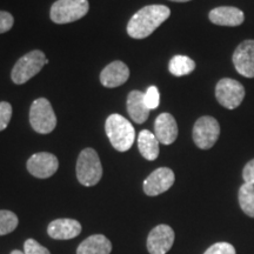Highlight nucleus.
I'll return each instance as SVG.
<instances>
[{"label": "nucleus", "instance_id": "nucleus-1", "mask_svg": "<svg viewBox=\"0 0 254 254\" xmlns=\"http://www.w3.org/2000/svg\"><path fill=\"white\" fill-rule=\"evenodd\" d=\"M171 9L165 5H148L139 9L127 24V33L134 39L150 37L170 18Z\"/></svg>", "mask_w": 254, "mask_h": 254}, {"label": "nucleus", "instance_id": "nucleus-2", "mask_svg": "<svg viewBox=\"0 0 254 254\" xmlns=\"http://www.w3.org/2000/svg\"><path fill=\"white\" fill-rule=\"evenodd\" d=\"M105 131L111 144L117 151L126 152L132 147L135 139V131L132 124L120 114H111L106 119Z\"/></svg>", "mask_w": 254, "mask_h": 254}, {"label": "nucleus", "instance_id": "nucleus-3", "mask_svg": "<svg viewBox=\"0 0 254 254\" xmlns=\"http://www.w3.org/2000/svg\"><path fill=\"white\" fill-rule=\"evenodd\" d=\"M103 177L99 155L93 148H85L77 160V178L81 185L91 187L97 185Z\"/></svg>", "mask_w": 254, "mask_h": 254}, {"label": "nucleus", "instance_id": "nucleus-4", "mask_svg": "<svg viewBox=\"0 0 254 254\" xmlns=\"http://www.w3.org/2000/svg\"><path fill=\"white\" fill-rule=\"evenodd\" d=\"M46 65V57L39 50L31 51L21 57L15 63L11 72L12 81L17 85H23L41 71Z\"/></svg>", "mask_w": 254, "mask_h": 254}, {"label": "nucleus", "instance_id": "nucleus-5", "mask_svg": "<svg viewBox=\"0 0 254 254\" xmlns=\"http://www.w3.org/2000/svg\"><path fill=\"white\" fill-rule=\"evenodd\" d=\"M88 0H57L50 12L51 20L56 24H69L87 14Z\"/></svg>", "mask_w": 254, "mask_h": 254}, {"label": "nucleus", "instance_id": "nucleus-6", "mask_svg": "<svg viewBox=\"0 0 254 254\" xmlns=\"http://www.w3.org/2000/svg\"><path fill=\"white\" fill-rule=\"evenodd\" d=\"M30 123L32 128L40 134H49L56 128L57 117L49 100L45 98H39L32 103Z\"/></svg>", "mask_w": 254, "mask_h": 254}, {"label": "nucleus", "instance_id": "nucleus-7", "mask_svg": "<svg viewBox=\"0 0 254 254\" xmlns=\"http://www.w3.org/2000/svg\"><path fill=\"white\" fill-rule=\"evenodd\" d=\"M193 141L200 150H209L218 141L220 135V125L213 117H201L193 127Z\"/></svg>", "mask_w": 254, "mask_h": 254}, {"label": "nucleus", "instance_id": "nucleus-8", "mask_svg": "<svg viewBox=\"0 0 254 254\" xmlns=\"http://www.w3.org/2000/svg\"><path fill=\"white\" fill-rule=\"evenodd\" d=\"M215 98L222 107L234 110L243 103L245 98V88L234 79L224 78L215 86Z\"/></svg>", "mask_w": 254, "mask_h": 254}, {"label": "nucleus", "instance_id": "nucleus-9", "mask_svg": "<svg viewBox=\"0 0 254 254\" xmlns=\"http://www.w3.org/2000/svg\"><path fill=\"white\" fill-rule=\"evenodd\" d=\"M26 166L27 171L33 177L39 178V179H47L58 171L59 161L55 154L40 152L28 159Z\"/></svg>", "mask_w": 254, "mask_h": 254}, {"label": "nucleus", "instance_id": "nucleus-10", "mask_svg": "<svg viewBox=\"0 0 254 254\" xmlns=\"http://www.w3.org/2000/svg\"><path fill=\"white\" fill-rule=\"evenodd\" d=\"M174 180H176V177L171 168H157L145 179L144 192L150 196L159 195L170 190L174 184Z\"/></svg>", "mask_w": 254, "mask_h": 254}, {"label": "nucleus", "instance_id": "nucleus-11", "mask_svg": "<svg viewBox=\"0 0 254 254\" xmlns=\"http://www.w3.org/2000/svg\"><path fill=\"white\" fill-rule=\"evenodd\" d=\"M174 231L168 225H158L150 232L147 238V250L150 254H166L172 249Z\"/></svg>", "mask_w": 254, "mask_h": 254}, {"label": "nucleus", "instance_id": "nucleus-12", "mask_svg": "<svg viewBox=\"0 0 254 254\" xmlns=\"http://www.w3.org/2000/svg\"><path fill=\"white\" fill-rule=\"evenodd\" d=\"M232 59L239 74L254 78V40H245L239 44Z\"/></svg>", "mask_w": 254, "mask_h": 254}, {"label": "nucleus", "instance_id": "nucleus-13", "mask_svg": "<svg viewBox=\"0 0 254 254\" xmlns=\"http://www.w3.org/2000/svg\"><path fill=\"white\" fill-rule=\"evenodd\" d=\"M129 69L125 63L113 62L109 64L100 73V81L105 87L114 88L119 87L128 80Z\"/></svg>", "mask_w": 254, "mask_h": 254}, {"label": "nucleus", "instance_id": "nucleus-14", "mask_svg": "<svg viewBox=\"0 0 254 254\" xmlns=\"http://www.w3.org/2000/svg\"><path fill=\"white\" fill-rule=\"evenodd\" d=\"M154 135L159 142L171 145L178 138V125L172 114L161 113L157 117L154 123Z\"/></svg>", "mask_w": 254, "mask_h": 254}, {"label": "nucleus", "instance_id": "nucleus-15", "mask_svg": "<svg viewBox=\"0 0 254 254\" xmlns=\"http://www.w3.org/2000/svg\"><path fill=\"white\" fill-rule=\"evenodd\" d=\"M80 222L74 219H57L47 227V233L56 240H68L81 233Z\"/></svg>", "mask_w": 254, "mask_h": 254}, {"label": "nucleus", "instance_id": "nucleus-16", "mask_svg": "<svg viewBox=\"0 0 254 254\" xmlns=\"http://www.w3.org/2000/svg\"><path fill=\"white\" fill-rule=\"evenodd\" d=\"M209 20L219 26H239L245 20V14L241 9L232 6H220L209 12Z\"/></svg>", "mask_w": 254, "mask_h": 254}, {"label": "nucleus", "instance_id": "nucleus-17", "mask_svg": "<svg viewBox=\"0 0 254 254\" xmlns=\"http://www.w3.org/2000/svg\"><path fill=\"white\" fill-rule=\"evenodd\" d=\"M145 93L141 91H132L127 97V112L133 122L136 124H142L147 120L150 116V110L146 106Z\"/></svg>", "mask_w": 254, "mask_h": 254}, {"label": "nucleus", "instance_id": "nucleus-18", "mask_svg": "<svg viewBox=\"0 0 254 254\" xmlns=\"http://www.w3.org/2000/svg\"><path fill=\"white\" fill-rule=\"evenodd\" d=\"M112 244L103 234H94L85 239L77 249V254H110Z\"/></svg>", "mask_w": 254, "mask_h": 254}, {"label": "nucleus", "instance_id": "nucleus-19", "mask_svg": "<svg viewBox=\"0 0 254 254\" xmlns=\"http://www.w3.org/2000/svg\"><path fill=\"white\" fill-rule=\"evenodd\" d=\"M138 147L140 154L147 160L153 161L159 155V140L154 133L142 129L138 135Z\"/></svg>", "mask_w": 254, "mask_h": 254}, {"label": "nucleus", "instance_id": "nucleus-20", "mask_svg": "<svg viewBox=\"0 0 254 254\" xmlns=\"http://www.w3.org/2000/svg\"><path fill=\"white\" fill-rule=\"evenodd\" d=\"M195 68V63L190 57L174 56L168 64V69L176 77H183L192 73Z\"/></svg>", "mask_w": 254, "mask_h": 254}, {"label": "nucleus", "instance_id": "nucleus-21", "mask_svg": "<svg viewBox=\"0 0 254 254\" xmlns=\"http://www.w3.org/2000/svg\"><path fill=\"white\" fill-rule=\"evenodd\" d=\"M238 200L244 213L254 218V185L244 183V185L239 189Z\"/></svg>", "mask_w": 254, "mask_h": 254}, {"label": "nucleus", "instance_id": "nucleus-22", "mask_svg": "<svg viewBox=\"0 0 254 254\" xmlns=\"http://www.w3.org/2000/svg\"><path fill=\"white\" fill-rule=\"evenodd\" d=\"M19 224L18 217L15 213L7 209H0V236L13 232Z\"/></svg>", "mask_w": 254, "mask_h": 254}, {"label": "nucleus", "instance_id": "nucleus-23", "mask_svg": "<svg viewBox=\"0 0 254 254\" xmlns=\"http://www.w3.org/2000/svg\"><path fill=\"white\" fill-rule=\"evenodd\" d=\"M145 104L148 107V110H155L160 104V94H159L158 88L155 86H150L144 95Z\"/></svg>", "mask_w": 254, "mask_h": 254}, {"label": "nucleus", "instance_id": "nucleus-24", "mask_svg": "<svg viewBox=\"0 0 254 254\" xmlns=\"http://www.w3.org/2000/svg\"><path fill=\"white\" fill-rule=\"evenodd\" d=\"M12 118V106L7 101L0 103V132L4 131L8 126L9 120Z\"/></svg>", "mask_w": 254, "mask_h": 254}, {"label": "nucleus", "instance_id": "nucleus-25", "mask_svg": "<svg viewBox=\"0 0 254 254\" xmlns=\"http://www.w3.org/2000/svg\"><path fill=\"white\" fill-rule=\"evenodd\" d=\"M24 253L25 254H51L50 251L40 245L37 240L27 239L24 244Z\"/></svg>", "mask_w": 254, "mask_h": 254}, {"label": "nucleus", "instance_id": "nucleus-26", "mask_svg": "<svg viewBox=\"0 0 254 254\" xmlns=\"http://www.w3.org/2000/svg\"><path fill=\"white\" fill-rule=\"evenodd\" d=\"M204 254H237L236 249L228 243H217L206 250Z\"/></svg>", "mask_w": 254, "mask_h": 254}, {"label": "nucleus", "instance_id": "nucleus-27", "mask_svg": "<svg viewBox=\"0 0 254 254\" xmlns=\"http://www.w3.org/2000/svg\"><path fill=\"white\" fill-rule=\"evenodd\" d=\"M14 18L9 12L0 11V34L6 33L13 27Z\"/></svg>", "mask_w": 254, "mask_h": 254}, {"label": "nucleus", "instance_id": "nucleus-28", "mask_svg": "<svg viewBox=\"0 0 254 254\" xmlns=\"http://www.w3.org/2000/svg\"><path fill=\"white\" fill-rule=\"evenodd\" d=\"M243 179L245 184L254 185V159L249 161L243 171Z\"/></svg>", "mask_w": 254, "mask_h": 254}, {"label": "nucleus", "instance_id": "nucleus-29", "mask_svg": "<svg viewBox=\"0 0 254 254\" xmlns=\"http://www.w3.org/2000/svg\"><path fill=\"white\" fill-rule=\"evenodd\" d=\"M11 254H25V253H24V252H21V251L14 250V251H12V252H11Z\"/></svg>", "mask_w": 254, "mask_h": 254}, {"label": "nucleus", "instance_id": "nucleus-30", "mask_svg": "<svg viewBox=\"0 0 254 254\" xmlns=\"http://www.w3.org/2000/svg\"><path fill=\"white\" fill-rule=\"evenodd\" d=\"M170 1H174V2H187V1H190V0H170Z\"/></svg>", "mask_w": 254, "mask_h": 254}]
</instances>
